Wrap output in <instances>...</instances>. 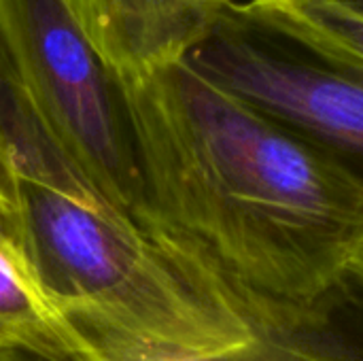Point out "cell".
<instances>
[{"mask_svg": "<svg viewBox=\"0 0 363 361\" xmlns=\"http://www.w3.org/2000/svg\"><path fill=\"white\" fill-rule=\"evenodd\" d=\"M187 60L270 119L363 157V81L240 13L238 2Z\"/></svg>", "mask_w": 363, "mask_h": 361, "instance_id": "277c9868", "label": "cell"}, {"mask_svg": "<svg viewBox=\"0 0 363 361\" xmlns=\"http://www.w3.org/2000/svg\"><path fill=\"white\" fill-rule=\"evenodd\" d=\"M0 45L36 119L79 179L147 226L123 83L91 47L68 4L0 0Z\"/></svg>", "mask_w": 363, "mask_h": 361, "instance_id": "3957f363", "label": "cell"}, {"mask_svg": "<svg viewBox=\"0 0 363 361\" xmlns=\"http://www.w3.org/2000/svg\"><path fill=\"white\" fill-rule=\"evenodd\" d=\"M242 15L363 81V15L340 0H242Z\"/></svg>", "mask_w": 363, "mask_h": 361, "instance_id": "52a82bcc", "label": "cell"}, {"mask_svg": "<svg viewBox=\"0 0 363 361\" xmlns=\"http://www.w3.org/2000/svg\"><path fill=\"white\" fill-rule=\"evenodd\" d=\"M334 300L323 311L298 323L277 330H262L253 345L242 351L204 361H363V338L340 330L334 323ZM38 361L162 360H151L111 340L70 336L60 351Z\"/></svg>", "mask_w": 363, "mask_h": 361, "instance_id": "8992f818", "label": "cell"}, {"mask_svg": "<svg viewBox=\"0 0 363 361\" xmlns=\"http://www.w3.org/2000/svg\"><path fill=\"white\" fill-rule=\"evenodd\" d=\"M0 223L19 228V174L0 140Z\"/></svg>", "mask_w": 363, "mask_h": 361, "instance_id": "9c48e42d", "label": "cell"}, {"mask_svg": "<svg viewBox=\"0 0 363 361\" xmlns=\"http://www.w3.org/2000/svg\"><path fill=\"white\" fill-rule=\"evenodd\" d=\"M342 4H347V6H351L353 11H357V13H362L363 15V0H340Z\"/></svg>", "mask_w": 363, "mask_h": 361, "instance_id": "7c38bea8", "label": "cell"}, {"mask_svg": "<svg viewBox=\"0 0 363 361\" xmlns=\"http://www.w3.org/2000/svg\"><path fill=\"white\" fill-rule=\"evenodd\" d=\"M13 81H15L13 68H11V64H9V60H6V53H4V49H2V45H0V89H2L4 85L13 83Z\"/></svg>", "mask_w": 363, "mask_h": 361, "instance_id": "8fae6325", "label": "cell"}, {"mask_svg": "<svg viewBox=\"0 0 363 361\" xmlns=\"http://www.w3.org/2000/svg\"><path fill=\"white\" fill-rule=\"evenodd\" d=\"M62 323L36 283L17 228L0 223V357L36 351Z\"/></svg>", "mask_w": 363, "mask_h": 361, "instance_id": "ba28073f", "label": "cell"}, {"mask_svg": "<svg viewBox=\"0 0 363 361\" xmlns=\"http://www.w3.org/2000/svg\"><path fill=\"white\" fill-rule=\"evenodd\" d=\"M145 223L191 251L259 332L323 311L363 238V172L259 113L187 57L121 81Z\"/></svg>", "mask_w": 363, "mask_h": 361, "instance_id": "6da1fadb", "label": "cell"}, {"mask_svg": "<svg viewBox=\"0 0 363 361\" xmlns=\"http://www.w3.org/2000/svg\"><path fill=\"white\" fill-rule=\"evenodd\" d=\"M19 236L60 315L117 330L172 361L247 349L249 306L191 251L100 196L19 179Z\"/></svg>", "mask_w": 363, "mask_h": 361, "instance_id": "7a4b0ae2", "label": "cell"}, {"mask_svg": "<svg viewBox=\"0 0 363 361\" xmlns=\"http://www.w3.org/2000/svg\"><path fill=\"white\" fill-rule=\"evenodd\" d=\"M104 64L136 81L185 60L238 0H64Z\"/></svg>", "mask_w": 363, "mask_h": 361, "instance_id": "5b68a950", "label": "cell"}, {"mask_svg": "<svg viewBox=\"0 0 363 361\" xmlns=\"http://www.w3.org/2000/svg\"><path fill=\"white\" fill-rule=\"evenodd\" d=\"M342 294L353 298L355 302H363V238L351 260L349 272H347V281L342 287Z\"/></svg>", "mask_w": 363, "mask_h": 361, "instance_id": "30bf717a", "label": "cell"}]
</instances>
